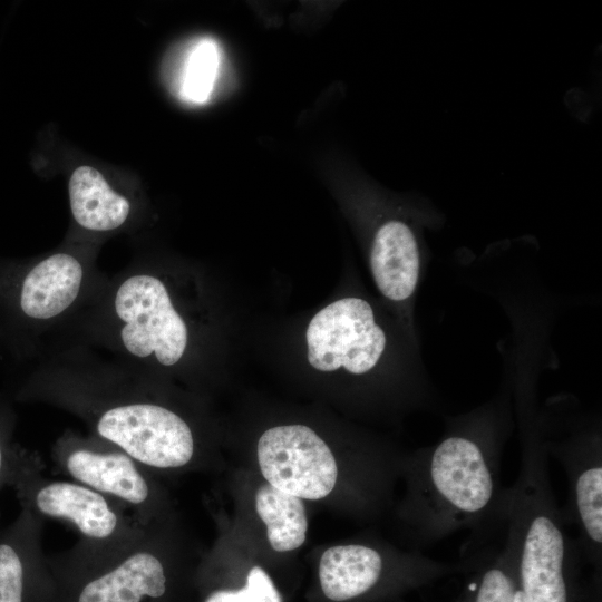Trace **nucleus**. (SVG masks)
<instances>
[{"label": "nucleus", "instance_id": "nucleus-1", "mask_svg": "<svg viewBox=\"0 0 602 602\" xmlns=\"http://www.w3.org/2000/svg\"><path fill=\"white\" fill-rule=\"evenodd\" d=\"M183 552L169 520L145 526L118 546L89 548L77 543L48 556L52 602H172Z\"/></svg>", "mask_w": 602, "mask_h": 602}, {"label": "nucleus", "instance_id": "nucleus-2", "mask_svg": "<svg viewBox=\"0 0 602 602\" xmlns=\"http://www.w3.org/2000/svg\"><path fill=\"white\" fill-rule=\"evenodd\" d=\"M498 453L455 434L415 460L412 517L426 545L489 516H505L509 489L502 487Z\"/></svg>", "mask_w": 602, "mask_h": 602}, {"label": "nucleus", "instance_id": "nucleus-3", "mask_svg": "<svg viewBox=\"0 0 602 602\" xmlns=\"http://www.w3.org/2000/svg\"><path fill=\"white\" fill-rule=\"evenodd\" d=\"M47 400L85 418L93 437L108 443L153 473L200 464L195 433L187 420L140 386L54 388Z\"/></svg>", "mask_w": 602, "mask_h": 602}, {"label": "nucleus", "instance_id": "nucleus-4", "mask_svg": "<svg viewBox=\"0 0 602 602\" xmlns=\"http://www.w3.org/2000/svg\"><path fill=\"white\" fill-rule=\"evenodd\" d=\"M20 503L42 518L66 523L78 535V544L89 548L122 545L145 526L128 511L93 488L72 479L43 475L39 456L18 446L9 478Z\"/></svg>", "mask_w": 602, "mask_h": 602}, {"label": "nucleus", "instance_id": "nucleus-5", "mask_svg": "<svg viewBox=\"0 0 602 602\" xmlns=\"http://www.w3.org/2000/svg\"><path fill=\"white\" fill-rule=\"evenodd\" d=\"M51 458L69 479L103 494L143 525L169 520L168 498L153 472L119 448L93 436H61Z\"/></svg>", "mask_w": 602, "mask_h": 602}, {"label": "nucleus", "instance_id": "nucleus-6", "mask_svg": "<svg viewBox=\"0 0 602 602\" xmlns=\"http://www.w3.org/2000/svg\"><path fill=\"white\" fill-rule=\"evenodd\" d=\"M114 309L122 322V343L129 355L154 357L163 366L181 360L187 346V327L158 278L140 273L128 276L116 291Z\"/></svg>", "mask_w": 602, "mask_h": 602}, {"label": "nucleus", "instance_id": "nucleus-7", "mask_svg": "<svg viewBox=\"0 0 602 602\" xmlns=\"http://www.w3.org/2000/svg\"><path fill=\"white\" fill-rule=\"evenodd\" d=\"M256 457L266 484L299 497H327L338 480V464L324 440L304 425H281L258 440Z\"/></svg>", "mask_w": 602, "mask_h": 602}, {"label": "nucleus", "instance_id": "nucleus-8", "mask_svg": "<svg viewBox=\"0 0 602 602\" xmlns=\"http://www.w3.org/2000/svg\"><path fill=\"white\" fill-rule=\"evenodd\" d=\"M308 361L317 370L362 375L379 361L386 334L375 321L371 305L344 298L320 310L307 329Z\"/></svg>", "mask_w": 602, "mask_h": 602}, {"label": "nucleus", "instance_id": "nucleus-9", "mask_svg": "<svg viewBox=\"0 0 602 602\" xmlns=\"http://www.w3.org/2000/svg\"><path fill=\"white\" fill-rule=\"evenodd\" d=\"M84 269L71 254L56 253L23 272H0V305L14 322L56 318L76 301Z\"/></svg>", "mask_w": 602, "mask_h": 602}, {"label": "nucleus", "instance_id": "nucleus-10", "mask_svg": "<svg viewBox=\"0 0 602 602\" xmlns=\"http://www.w3.org/2000/svg\"><path fill=\"white\" fill-rule=\"evenodd\" d=\"M43 520L25 507L0 523V602H52L55 584L42 548Z\"/></svg>", "mask_w": 602, "mask_h": 602}, {"label": "nucleus", "instance_id": "nucleus-11", "mask_svg": "<svg viewBox=\"0 0 602 602\" xmlns=\"http://www.w3.org/2000/svg\"><path fill=\"white\" fill-rule=\"evenodd\" d=\"M370 268L379 291L401 301L415 291L419 278V250L410 227L397 220L383 223L375 234Z\"/></svg>", "mask_w": 602, "mask_h": 602}, {"label": "nucleus", "instance_id": "nucleus-12", "mask_svg": "<svg viewBox=\"0 0 602 602\" xmlns=\"http://www.w3.org/2000/svg\"><path fill=\"white\" fill-rule=\"evenodd\" d=\"M383 571L380 552L365 544L329 547L319 561V581L324 596L343 602L372 589Z\"/></svg>", "mask_w": 602, "mask_h": 602}, {"label": "nucleus", "instance_id": "nucleus-13", "mask_svg": "<svg viewBox=\"0 0 602 602\" xmlns=\"http://www.w3.org/2000/svg\"><path fill=\"white\" fill-rule=\"evenodd\" d=\"M570 484L569 515L580 528L585 553H601L602 546V460L594 454L569 453L561 460Z\"/></svg>", "mask_w": 602, "mask_h": 602}, {"label": "nucleus", "instance_id": "nucleus-14", "mask_svg": "<svg viewBox=\"0 0 602 602\" xmlns=\"http://www.w3.org/2000/svg\"><path fill=\"white\" fill-rule=\"evenodd\" d=\"M69 200L76 222L93 231H110L127 219L130 205L94 167L79 166L69 181Z\"/></svg>", "mask_w": 602, "mask_h": 602}, {"label": "nucleus", "instance_id": "nucleus-15", "mask_svg": "<svg viewBox=\"0 0 602 602\" xmlns=\"http://www.w3.org/2000/svg\"><path fill=\"white\" fill-rule=\"evenodd\" d=\"M254 501L274 551L291 552L303 545L308 532L303 499L263 484L256 489Z\"/></svg>", "mask_w": 602, "mask_h": 602}, {"label": "nucleus", "instance_id": "nucleus-16", "mask_svg": "<svg viewBox=\"0 0 602 602\" xmlns=\"http://www.w3.org/2000/svg\"><path fill=\"white\" fill-rule=\"evenodd\" d=\"M220 67V51L210 39L200 41L185 62L181 96L191 103L201 104L210 97Z\"/></svg>", "mask_w": 602, "mask_h": 602}, {"label": "nucleus", "instance_id": "nucleus-17", "mask_svg": "<svg viewBox=\"0 0 602 602\" xmlns=\"http://www.w3.org/2000/svg\"><path fill=\"white\" fill-rule=\"evenodd\" d=\"M203 602H283L270 575L261 567L253 566L245 584L240 589L212 591Z\"/></svg>", "mask_w": 602, "mask_h": 602}, {"label": "nucleus", "instance_id": "nucleus-18", "mask_svg": "<svg viewBox=\"0 0 602 602\" xmlns=\"http://www.w3.org/2000/svg\"><path fill=\"white\" fill-rule=\"evenodd\" d=\"M517 590L508 570L502 566L501 557V563L483 575L475 602H514Z\"/></svg>", "mask_w": 602, "mask_h": 602}, {"label": "nucleus", "instance_id": "nucleus-19", "mask_svg": "<svg viewBox=\"0 0 602 602\" xmlns=\"http://www.w3.org/2000/svg\"><path fill=\"white\" fill-rule=\"evenodd\" d=\"M13 415L8 405L0 401V491L9 485L18 445L12 441Z\"/></svg>", "mask_w": 602, "mask_h": 602}, {"label": "nucleus", "instance_id": "nucleus-20", "mask_svg": "<svg viewBox=\"0 0 602 602\" xmlns=\"http://www.w3.org/2000/svg\"><path fill=\"white\" fill-rule=\"evenodd\" d=\"M514 602H527V600H526L524 593L522 592V590L516 591Z\"/></svg>", "mask_w": 602, "mask_h": 602}]
</instances>
